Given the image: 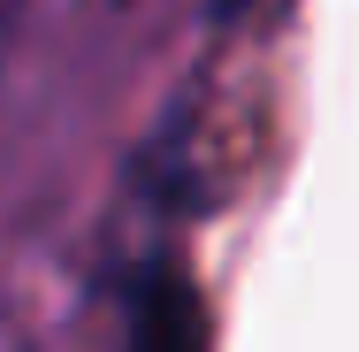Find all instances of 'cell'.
I'll return each mask as SVG.
<instances>
[{"instance_id": "cell-1", "label": "cell", "mask_w": 359, "mask_h": 352, "mask_svg": "<svg viewBox=\"0 0 359 352\" xmlns=\"http://www.w3.org/2000/svg\"><path fill=\"white\" fill-rule=\"evenodd\" d=\"M130 352H207L199 337V299H191V276L184 268H153L138 291V322H130Z\"/></svg>"}]
</instances>
